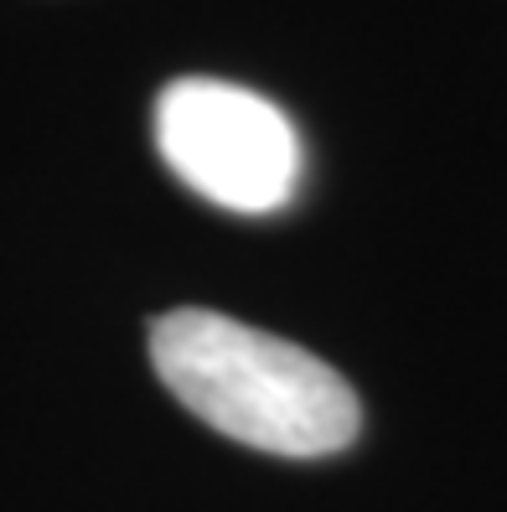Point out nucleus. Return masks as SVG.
Instances as JSON below:
<instances>
[{"label": "nucleus", "mask_w": 507, "mask_h": 512, "mask_svg": "<svg viewBox=\"0 0 507 512\" xmlns=\"http://www.w3.org/2000/svg\"><path fill=\"white\" fill-rule=\"evenodd\" d=\"M161 383L218 435L270 456H332L357 440L363 409L316 352L223 311H166L151 321Z\"/></svg>", "instance_id": "f257e3e1"}, {"label": "nucleus", "mask_w": 507, "mask_h": 512, "mask_svg": "<svg viewBox=\"0 0 507 512\" xmlns=\"http://www.w3.org/2000/svg\"><path fill=\"white\" fill-rule=\"evenodd\" d=\"M156 145L176 182L228 213H280L301 187V135L285 109L223 78L166 83Z\"/></svg>", "instance_id": "f03ea898"}]
</instances>
